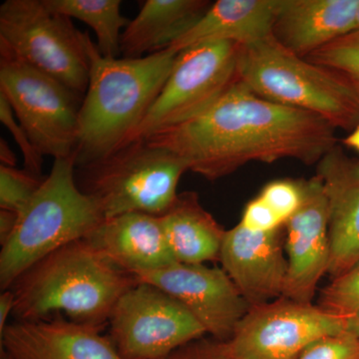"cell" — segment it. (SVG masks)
Returning a JSON list of instances; mask_svg holds the SVG:
<instances>
[{"label":"cell","instance_id":"603a6c76","mask_svg":"<svg viewBox=\"0 0 359 359\" xmlns=\"http://www.w3.org/2000/svg\"><path fill=\"white\" fill-rule=\"evenodd\" d=\"M318 306L341 318L349 334L359 339V263L332 278L321 290Z\"/></svg>","mask_w":359,"mask_h":359},{"label":"cell","instance_id":"2e32d148","mask_svg":"<svg viewBox=\"0 0 359 359\" xmlns=\"http://www.w3.org/2000/svg\"><path fill=\"white\" fill-rule=\"evenodd\" d=\"M328 204L330 259L337 278L359 263V161L335 146L318 163Z\"/></svg>","mask_w":359,"mask_h":359},{"label":"cell","instance_id":"8992f818","mask_svg":"<svg viewBox=\"0 0 359 359\" xmlns=\"http://www.w3.org/2000/svg\"><path fill=\"white\" fill-rule=\"evenodd\" d=\"M187 171L178 156L140 139L77 166L75 180L104 219L128 212L161 217L176 202L180 180Z\"/></svg>","mask_w":359,"mask_h":359},{"label":"cell","instance_id":"9c48e42d","mask_svg":"<svg viewBox=\"0 0 359 359\" xmlns=\"http://www.w3.org/2000/svg\"><path fill=\"white\" fill-rule=\"evenodd\" d=\"M0 55V93L40 154L54 160L74 154L83 97L20 59Z\"/></svg>","mask_w":359,"mask_h":359},{"label":"cell","instance_id":"4dcf8cb0","mask_svg":"<svg viewBox=\"0 0 359 359\" xmlns=\"http://www.w3.org/2000/svg\"><path fill=\"white\" fill-rule=\"evenodd\" d=\"M15 297L13 290H4L0 295V334H4L9 316H13Z\"/></svg>","mask_w":359,"mask_h":359},{"label":"cell","instance_id":"f1b7e54d","mask_svg":"<svg viewBox=\"0 0 359 359\" xmlns=\"http://www.w3.org/2000/svg\"><path fill=\"white\" fill-rule=\"evenodd\" d=\"M161 359H240L228 341L201 337Z\"/></svg>","mask_w":359,"mask_h":359},{"label":"cell","instance_id":"8fae6325","mask_svg":"<svg viewBox=\"0 0 359 359\" xmlns=\"http://www.w3.org/2000/svg\"><path fill=\"white\" fill-rule=\"evenodd\" d=\"M344 332L346 323L339 316L280 297L250 306L228 342L240 359H297L318 340Z\"/></svg>","mask_w":359,"mask_h":359},{"label":"cell","instance_id":"ac0fdd59","mask_svg":"<svg viewBox=\"0 0 359 359\" xmlns=\"http://www.w3.org/2000/svg\"><path fill=\"white\" fill-rule=\"evenodd\" d=\"M359 0H280L273 36L304 58L355 29Z\"/></svg>","mask_w":359,"mask_h":359},{"label":"cell","instance_id":"7c38bea8","mask_svg":"<svg viewBox=\"0 0 359 359\" xmlns=\"http://www.w3.org/2000/svg\"><path fill=\"white\" fill-rule=\"evenodd\" d=\"M181 302L212 339L229 341L250 306L224 269L173 263L135 273Z\"/></svg>","mask_w":359,"mask_h":359},{"label":"cell","instance_id":"836d02e7","mask_svg":"<svg viewBox=\"0 0 359 359\" xmlns=\"http://www.w3.org/2000/svg\"><path fill=\"white\" fill-rule=\"evenodd\" d=\"M344 144L347 147L354 149L356 152L359 153V122L351 133L344 139Z\"/></svg>","mask_w":359,"mask_h":359},{"label":"cell","instance_id":"3957f363","mask_svg":"<svg viewBox=\"0 0 359 359\" xmlns=\"http://www.w3.org/2000/svg\"><path fill=\"white\" fill-rule=\"evenodd\" d=\"M138 283L82 238L40 259L16 280L13 316L35 321L62 313L74 323L102 328L120 297Z\"/></svg>","mask_w":359,"mask_h":359},{"label":"cell","instance_id":"d6986e66","mask_svg":"<svg viewBox=\"0 0 359 359\" xmlns=\"http://www.w3.org/2000/svg\"><path fill=\"white\" fill-rule=\"evenodd\" d=\"M280 0H218L191 29L171 45L182 51L194 45L231 41L248 46L273 35ZM170 46V47H171Z\"/></svg>","mask_w":359,"mask_h":359},{"label":"cell","instance_id":"ffe728a7","mask_svg":"<svg viewBox=\"0 0 359 359\" xmlns=\"http://www.w3.org/2000/svg\"><path fill=\"white\" fill-rule=\"evenodd\" d=\"M207 0H147L121 35L123 58L164 50L183 36L211 6Z\"/></svg>","mask_w":359,"mask_h":359},{"label":"cell","instance_id":"44dd1931","mask_svg":"<svg viewBox=\"0 0 359 359\" xmlns=\"http://www.w3.org/2000/svg\"><path fill=\"white\" fill-rule=\"evenodd\" d=\"M161 222L176 262L204 264L219 261L226 231L201 205L197 193L179 194Z\"/></svg>","mask_w":359,"mask_h":359},{"label":"cell","instance_id":"4fadbf2b","mask_svg":"<svg viewBox=\"0 0 359 359\" xmlns=\"http://www.w3.org/2000/svg\"><path fill=\"white\" fill-rule=\"evenodd\" d=\"M299 181L301 207L285 223L287 273L283 297L311 302L318 283L330 266L328 204L318 176Z\"/></svg>","mask_w":359,"mask_h":359},{"label":"cell","instance_id":"ba28073f","mask_svg":"<svg viewBox=\"0 0 359 359\" xmlns=\"http://www.w3.org/2000/svg\"><path fill=\"white\" fill-rule=\"evenodd\" d=\"M242 47L212 41L180 51L159 95L123 146L190 121L209 109L240 80Z\"/></svg>","mask_w":359,"mask_h":359},{"label":"cell","instance_id":"cb8c5ba5","mask_svg":"<svg viewBox=\"0 0 359 359\" xmlns=\"http://www.w3.org/2000/svg\"><path fill=\"white\" fill-rule=\"evenodd\" d=\"M304 58L337 70L359 89V30L335 39Z\"/></svg>","mask_w":359,"mask_h":359},{"label":"cell","instance_id":"e0dca14e","mask_svg":"<svg viewBox=\"0 0 359 359\" xmlns=\"http://www.w3.org/2000/svg\"><path fill=\"white\" fill-rule=\"evenodd\" d=\"M84 240L111 263L133 275L176 263L161 217L128 212L104 219Z\"/></svg>","mask_w":359,"mask_h":359},{"label":"cell","instance_id":"d6a6232c","mask_svg":"<svg viewBox=\"0 0 359 359\" xmlns=\"http://www.w3.org/2000/svg\"><path fill=\"white\" fill-rule=\"evenodd\" d=\"M0 160L4 166L15 167L16 156L11 150L9 144L4 139H0Z\"/></svg>","mask_w":359,"mask_h":359},{"label":"cell","instance_id":"7a4b0ae2","mask_svg":"<svg viewBox=\"0 0 359 359\" xmlns=\"http://www.w3.org/2000/svg\"><path fill=\"white\" fill-rule=\"evenodd\" d=\"M88 87L78 118L77 166L122 147L159 95L179 51L174 47L141 58H106L87 37Z\"/></svg>","mask_w":359,"mask_h":359},{"label":"cell","instance_id":"d4e9b609","mask_svg":"<svg viewBox=\"0 0 359 359\" xmlns=\"http://www.w3.org/2000/svg\"><path fill=\"white\" fill-rule=\"evenodd\" d=\"M44 178H39L26 170L0 165V208L20 212L39 191Z\"/></svg>","mask_w":359,"mask_h":359},{"label":"cell","instance_id":"6da1fadb","mask_svg":"<svg viewBox=\"0 0 359 359\" xmlns=\"http://www.w3.org/2000/svg\"><path fill=\"white\" fill-rule=\"evenodd\" d=\"M335 129L306 111L257 95L241 80L204 113L145 138L216 181L250 162L292 159L313 165L337 146Z\"/></svg>","mask_w":359,"mask_h":359},{"label":"cell","instance_id":"7402d4cb","mask_svg":"<svg viewBox=\"0 0 359 359\" xmlns=\"http://www.w3.org/2000/svg\"><path fill=\"white\" fill-rule=\"evenodd\" d=\"M43 4L52 13L76 18L91 27L104 57L121 55V29L130 20L122 15L120 0H43Z\"/></svg>","mask_w":359,"mask_h":359},{"label":"cell","instance_id":"5b68a950","mask_svg":"<svg viewBox=\"0 0 359 359\" xmlns=\"http://www.w3.org/2000/svg\"><path fill=\"white\" fill-rule=\"evenodd\" d=\"M240 80L271 102L313 113L335 129L359 122V89L341 73L292 53L273 35L242 47Z\"/></svg>","mask_w":359,"mask_h":359},{"label":"cell","instance_id":"30bf717a","mask_svg":"<svg viewBox=\"0 0 359 359\" xmlns=\"http://www.w3.org/2000/svg\"><path fill=\"white\" fill-rule=\"evenodd\" d=\"M108 321L109 339L124 359H161L207 334L181 302L146 283L120 297Z\"/></svg>","mask_w":359,"mask_h":359},{"label":"cell","instance_id":"5bb4252c","mask_svg":"<svg viewBox=\"0 0 359 359\" xmlns=\"http://www.w3.org/2000/svg\"><path fill=\"white\" fill-rule=\"evenodd\" d=\"M283 236L285 226L257 231L238 223L226 231L219 261L250 306L283 297L287 273Z\"/></svg>","mask_w":359,"mask_h":359},{"label":"cell","instance_id":"52a82bcc","mask_svg":"<svg viewBox=\"0 0 359 359\" xmlns=\"http://www.w3.org/2000/svg\"><path fill=\"white\" fill-rule=\"evenodd\" d=\"M88 32L49 11L43 0H6L0 6V52L57 80L83 97L88 87Z\"/></svg>","mask_w":359,"mask_h":359},{"label":"cell","instance_id":"f546056e","mask_svg":"<svg viewBox=\"0 0 359 359\" xmlns=\"http://www.w3.org/2000/svg\"><path fill=\"white\" fill-rule=\"evenodd\" d=\"M240 223L245 228L257 231L276 230L285 226L282 219L259 196L245 205Z\"/></svg>","mask_w":359,"mask_h":359},{"label":"cell","instance_id":"1f68e13d","mask_svg":"<svg viewBox=\"0 0 359 359\" xmlns=\"http://www.w3.org/2000/svg\"><path fill=\"white\" fill-rule=\"evenodd\" d=\"M18 214L6 210L0 211V244L4 245L8 240L15 229Z\"/></svg>","mask_w":359,"mask_h":359},{"label":"cell","instance_id":"484cf974","mask_svg":"<svg viewBox=\"0 0 359 359\" xmlns=\"http://www.w3.org/2000/svg\"><path fill=\"white\" fill-rule=\"evenodd\" d=\"M259 196L285 224L301 207V181L276 180L264 186Z\"/></svg>","mask_w":359,"mask_h":359},{"label":"cell","instance_id":"9a60e30c","mask_svg":"<svg viewBox=\"0 0 359 359\" xmlns=\"http://www.w3.org/2000/svg\"><path fill=\"white\" fill-rule=\"evenodd\" d=\"M0 342L11 359H124L101 328L65 318L16 320Z\"/></svg>","mask_w":359,"mask_h":359},{"label":"cell","instance_id":"d590c367","mask_svg":"<svg viewBox=\"0 0 359 359\" xmlns=\"http://www.w3.org/2000/svg\"><path fill=\"white\" fill-rule=\"evenodd\" d=\"M1 359H11L4 351H1Z\"/></svg>","mask_w":359,"mask_h":359},{"label":"cell","instance_id":"277c9868","mask_svg":"<svg viewBox=\"0 0 359 359\" xmlns=\"http://www.w3.org/2000/svg\"><path fill=\"white\" fill-rule=\"evenodd\" d=\"M74 155L54 160L48 176L25 209L0 252V287L11 289L40 259L82 240L102 223L95 203L78 188Z\"/></svg>","mask_w":359,"mask_h":359},{"label":"cell","instance_id":"e575fe53","mask_svg":"<svg viewBox=\"0 0 359 359\" xmlns=\"http://www.w3.org/2000/svg\"><path fill=\"white\" fill-rule=\"evenodd\" d=\"M354 30H359V8H358V16H356L355 29H354Z\"/></svg>","mask_w":359,"mask_h":359},{"label":"cell","instance_id":"83f0119b","mask_svg":"<svg viewBox=\"0 0 359 359\" xmlns=\"http://www.w3.org/2000/svg\"><path fill=\"white\" fill-rule=\"evenodd\" d=\"M297 359H359V339L348 332L323 337Z\"/></svg>","mask_w":359,"mask_h":359},{"label":"cell","instance_id":"4316f807","mask_svg":"<svg viewBox=\"0 0 359 359\" xmlns=\"http://www.w3.org/2000/svg\"><path fill=\"white\" fill-rule=\"evenodd\" d=\"M0 121L8 129L16 143L20 146L25 160V170L34 176L42 178V161L43 156L32 143L27 132L20 124L14 115L13 108L4 95L0 93Z\"/></svg>","mask_w":359,"mask_h":359}]
</instances>
